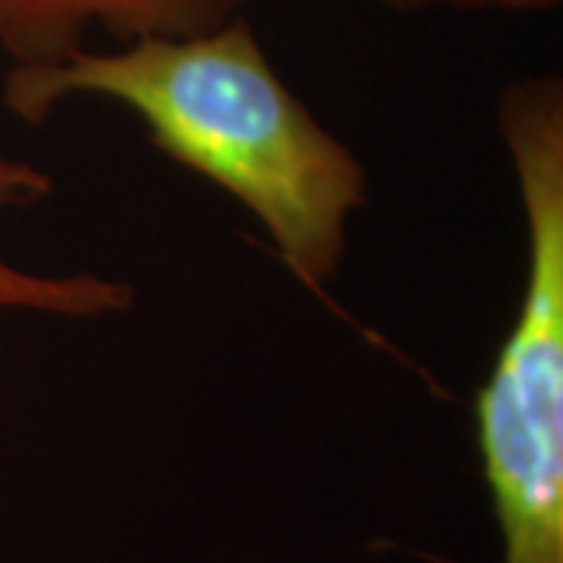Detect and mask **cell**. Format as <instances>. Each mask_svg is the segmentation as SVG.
Returning <instances> with one entry per match:
<instances>
[{
  "mask_svg": "<svg viewBox=\"0 0 563 563\" xmlns=\"http://www.w3.org/2000/svg\"><path fill=\"white\" fill-rule=\"evenodd\" d=\"M76 98L125 107L161 154L242 203L282 266L325 298L366 207V173L282 81L247 16L7 66L3 103L16 120L38 125Z\"/></svg>",
  "mask_w": 563,
  "mask_h": 563,
  "instance_id": "obj_1",
  "label": "cell"
},
{
  "mask_svg": "<svg viewBox=\"0 0 563 563\" xmlns=\"http://www.w3.org/2000/svg\"><path fill=\"white\" fill-rule=\"evenodd\" d=\"M523 213V288L473 401L501 563H563V81L526 76L498 98Z\"/></svg>",
  "mask_w": 563,
  "mask_h": 563,
  "instance_id": "obj_2",
  "label": "cell"
},
{
  "mask_svg": "<svg viewBox=\"0 0 563 563\" xmlns=\"http://www.w3.org/2000/svg\"><path fill=\"white\" fill-rule=\"evenodd\" d=\"M257 0H0V54L10 66L57 63L101 32L110 44L195 35L244 16Z\"/></svg>",
  "mask_w": 563,
  "mask_h": 563,
  "instance_id": "obj_3",
  "label": "cell"
},
{
  "mask_svg": "<svg viewBox=\"0 0 563 563\" xmlns=\"http://www.w3.org/2000/svg\"><path fill=\"white\" fill-rule=\"evenodd\" d=\"M135 301L132 285L98 273L47 276L20 269L0 257V310H32L63 320H101L125 313Z\"/></svg>",
  "mask_w": 563,
  "mask_h": 563,
  "instance_id": "obj_4",
  "label": "cell"
},
{
  "mask_svg": "<svg viewBox=\"0 0 563 563\" xmlns=\"http://www.w3.org/2000/svg\"><path fill=\"white\" fill-rule=\"evenodd\" d=\"M395 13H514V16H532V13H551L563 0H379Z\"/></svg>",
  "mask_w": 563,
  "mask_h": 563,
  "instance_id": "obj_5",
  "label": "cell"
},
{
  "mask_svg": "<svg viewBox=\"0 0 563 563\" xmlns=\"http://www.w3.org/2000/svg\"><path fill=\"white\" fill-rule=\"evenodd\" d=\"M54 191V179L25 161L0 157V213L7 210H29L47 201Z\"/></svg>",
  "mask_w": 563,
  "mask_h": 563,
  "instance_id": "obj_6",
  "label": "cell"
}]
</instances>
